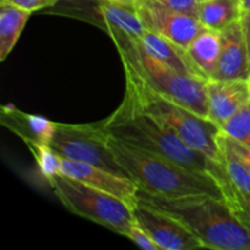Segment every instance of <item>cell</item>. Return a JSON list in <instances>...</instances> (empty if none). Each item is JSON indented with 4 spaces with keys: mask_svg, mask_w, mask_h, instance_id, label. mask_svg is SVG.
Here are the masks:
<instances>
[{
    "mask_svg": "<svg viewBox=\"0 0 250 250\" xmlns=\"http://www.w3.org/2000/svg\"><path fill=\"white\" fill-rule=\"evenodd\" d=\"M100 122L110 137L122 143L168 159L188 170L216 178L226 189L227 200L231 197L232 185L225 168L186 144L175 132L146 114L126 90L120 106Z\"/></svg>",
    "mask_w": 250,
    "mask_h": 250,
    "instance_id": "1",
    "label": "cell"
},
{
    "mask_svg": "<svg viewBox=\"0 0 250 250\" xmlns=\"http://www.w3.org/2000/svg\"><path fill=\"white\" fill-rule=\"evenodd\" d=\"M138 202L182 222L204 248L250 250V221L225 198L190 195L165 198L139 190Z\"/></svg>",
    "mask_w": 250,
    "mask_h": 250,
    "instance_id": "2",
    "label": "cell"
},
{
    "mask_svg": "<svg viewBox=\"0 0 250 250\" xmlns=\"http://www.w3.org/2000/svg\"><path fill=\"white\" fill-rule=\"evenodd\" d=\"M107 144L139 190L165 198L211 195L227 199L224 186L211 176L188 170L168 159L134 148L110 136Z\"/></svg>",
    "mask_w": 250,
    "mask_h": 250,
    "instance_id": "3",
    "label": "cell"
},
{
    "mask_svg": "<svg viewBox=\"0 0 250 250\" xmlns=\"http://www.w3.org/2000/svg\"><path fill=\"white\" fill-rule=\"evenodd\" d=\"M121 61L126 92L133 97L137 104L161 125L175 132L186 144L222 166V151L217 143V137L221 133L220 126L208 117L200 116L188 107L161 95L146 83L128 61Z\"/></svg>",
    "mask_w": 250,
    "mask_h": 250,
    "instance_id": "4",
    "label": "cell"
},
{
    "mask_svg": "<svg viewBox=\"0 0 250 250\" xmlns=\"http://www.w3.org/2000/svg\"><path fill=\"white\" fill-rule=\"evenodd\" d=\"M109 36L116 45L120 59L128 61L153 89L195 114L208 117L207 80L186 75L156 60L139 46L136 39L125 33L112 32Z\"/></svg>",
    "mask_w": 250,
    "mask_h": 250,
    "instance_id": "5",
    "label": "cell"
},
{
    "mask_svg": "<svg viewBox=\"0 0 250 250\" xmlns=\"http://www.w3.org/2000/svg\"><path fill=\"white\" fill-rule=\"evenodd\" d=\"M46 181L61 204L77 216L106 227L124 237L134 224L133 208L120 198L62 173Z\"/></svg>",
    "mask_w": 250,
    "mask_h": 250,
    "instance_id": "6",
    "label": "cell"
},
{
    "mask_svg": "<svg viewBox=\"0 0 250 250\" xmlns=\"http://www.w3.org/2000/svg\"><path fill=\"white\" fill-rule=\"evenodd\" d=\"M109 134L102 122L56 124L50 146L63 159L89 164L124 177H129L117 163L107 144Z\"/></svg>",
    "mask_w": 250,
    "mask_h": 250,
    "instance_id": "7",
    "label": "cell"
},
{
    "mask_svg": "<svg viewBox=\"0 0 250 250\" xmlns=\"http://www.w3.org/2000/svg\"><path fill=\"white\" fill-rule=\"evenodd\" d=\"M134 222L150 236L160 250H193L204 248L202 242L175 217L143 203L133 208Z\"/></svg>",
    "mask_w": 250,
    "mask_h": 250,
    "instance_id": "8",
    "label": "cell"
},
{
    "mask_svg": "<svg viewBox=\"0 0 250 250\" xmlns=\"http://www.w3.org/2000/svg\"><path fill=\"white\" fill-rule=\"evenodd\" d=\"M137 11L146 29L160 34L183 50L205 28L197 17L168 9L156 0H146Z\"/></svg>",
    "mask_w": 250,
    "mask_h": 250,
    "instance_id": "9",
    "label": "cell"
},
{
    "mask_svg": "<svg viewBox=\"0 0 250 250\" xmlns=\"http://www.w3.org/2000/svg\"><path fill=\"white\" fill-rule=\"evenodd\" d=\"M62 175L76 178L93 188L120 198L131 208L138 204V186L129 177H124L104 168L61 158Z\"/></svg>",
    "mask_w": 250,
    "mask_h": 250,
    "instance_id": "10",
    "label": "cell"
},
{
    "mask_svg": "<svg viewBox=\"0 0 250 250\" xmlns=\"http://www.w3.org/2000/svg\"><path fill=\"white\" fill-rule=\"evenodd\" d=\"M221 51L211 80L250 81L249 56L242 22L238 21L220 32Z\"/></svg>",
    "mask_w": 250,
    "mask_h": 250,
    "instance_id": "11",
    "label": "cell"
},
{
    "mask_svg": "<svg viewBox=\"0 0 250 250\" xmlns=\"http://www.w3.org/2000/svg\"><path fill=\"white\" fill-rule=\"evenodd\" d=\"M208 119L220 126L250 103V81H207Z\"/></svg>",
    "mask_w": 250,
    "mask_h": 250,
    "instance_id": "12",
    "label": "cell"
},
{
    "mask_svg": "<svg viewBox=\"0 0 250 250\" xmlns=\"http://www.w3.org/2000/svg\"><path fill=\"white\" fill-rule=\"evenodd\" d=\"M0 122L23 142L34 141L45 144H50L58 124L44 116L26 114L12 104L4 105L1 107Z\"/></svg>",
    "mask_w": 250,
    "mask_h": 250,
    "instance_id": "13",
    "label": "cell"
},
{
    "mask_svg": "<svg viewBox=\"0 0 250 250\" xmlns=\"http://www.w3.org/2000/svg\"><path fill=\"white\" fill-rule=\"evenodd\" d=\"M221 51V37L220 32L204 28L188 45L185 53L199 77L211 80Z\"/></svg>",
    "mask_w": 250,
    "mask_h": 250,
    "instance_id": "14",
    "label": "cell"
},
{
    "mask_svg": "<svg viewBox=\"0 0 250 250\" xmlns=\"http://www.w3.org/2000/svg\"><path fill=\"white\" fill-rule=\"evenodd\" d=\"M137 42L146 53L155 58L156 60L161 61L186 75L198 76L188 61L185 50L161 37L160 34L146 29L141 39H138Z\"/></svg>",
    "mask_w": 250,
    "mask_h": 250,
    "instance_id": "15",
    "label": "cell"
},
{
    "mask_svg": "<svg viewBox=\"0 0 250 250\" xmlns=\"http://www.w3.org/2000/svg\"><path fill=\"white\" fill-rule=\"evenodd\" d=\"M243 11L242 0H208L199 4L198 20L205 28L221 32L241 21Z\"/></svg>",
    "mask_w": 250,
    "mask_h": 250,
    "instance_id": "16",
    "label": "cell"
},
{
    "mask_svg": "<svg viewBox=\"0 0 250 250\" xmlns=\"http://www.w3.org/2000/svg\"><path fill=\"white\" fill-rule=\"evenodd\" d=\"M31 15L28 10L0 1V61L6 60L15 48Z\"/></svg>",
    "mask_w": 250,
    "mask_h": 250,
    "instance_id": "17",
    "label": "cell"
},
{
    "mask_svg": "<svg viewBox=\"0 0 250 250\" xmlns=\"http://www.w3.org/2000/svg\"><path fill=\"white\" fill-rule=\"evenodd\" d=\"M217 143L222 151V166H224L226 175L229 177L231 185L244 194H250V173L247 170L243 161L238 158L236 153L232 150L226 141L225 133H221L217 137Z\"/></svg>",
    "mask_w": 250,
    "mask_h": 250,
    "instance_id": "18",
    "label": "cell"
},
{
    "mask_svg": "<svg viewBox=\"0 0 250 250\" xmlns=\"http://www.w3.org/2000/svg\"><path fill=\"white\" fill-rule=\"evenodd\" d=\"M27 148L31 151L32 156L36 160L39 172L43 175L45 180L62 173V163L61 156L54 150L50 144L41 143V142H24Z\"/></svg>",
    "mask_w": 250,
    "mask_h": 250,
    "instance_id": "19",
    "label": "cell"
},
{
    "mask_svg": "<svg viewBox=\"0 0 250 250\" xmlns=\"http://www.w3.org/2000/svg\"><path fill=\"white\" fill-rule=\"evenodd\" d=\"M221 131L250 149V103L225 122Z\"/></svg>",
    "mask_w": 250,
    "mask_h": 250,
    "instance_id": "20",
    "label": "cell"
},
{
    "mask_svg": "<svg viewBox=\"0 0 250 250\" xmlns=\"http://www.w3.org/2000/svg\"><path fill=\"white\" fill-rule=\"evenodd\" d=\"M125 237H127L129 241L133 242L139 248H143L146 250H160V248L150 238V236L142 227H139L136 222L129 227Z\"/></svg>",
    "mask_w": 250,
    "mask_h": 250,
    "instance_id": "21",
    "label": "cell"
},
{
    "mask_svg": "<svg viewBox=\"0 0 250 250\" xmlns=\"http://www.w3.org/2000/svg\"><path fill=\"white\" fill-rule=\"evenodd\" d=\"M156 1L163 4L164 6L168 7V9L190 15V16L198 19L199 4L197 2V0H156Z\"/></svg>",
    "mask_w": 250,
    "mask_h": 250,
    "instance_id": "22",
    "label": "cell"
},
{
    "mask_svg": "<svg viewBox=\"0 0 250 250\" xmlns=\"http://www.w3.org/2000/svg\"><path fill=\"white\" fill-rule=\"evenodd\" d=\"M229 202L233 205V208L239 214L243 215L248 221H250V194L241 193L232 186V194Z\"/></svg>",
    "mask_w": 250,
    "mask_h": 250,
    "instance_id": "23",
    "label": "cell"
},
{
    "mask_svg": "<svg viewBox=\"0 0 250 250\" xmlns=\"http://www.w3.org/2000/svg\"><path fill=\"white\" fill-rule=\"evenodd\" d=\"M0 1L10 2V4H14L24 10H28L33 14L39 10L55 6L60 0H0Z\"/></svg>",
    "mask_w": 250,
    "mask_h": 250,
    "instance_id": "24",
    "label": "cell"
},
{
    "mask_svg": "<svg viewBox=\"0 0 250 250\" xmlns=\"http://www.w3.org/2000/svg\"><path fill=\"white\" fill-rule=\"evenodd\" d=\"M225 137H226V141H227V143H229V146H231L232 150H233L234 153L238 155V158L243 161V164L246 165L247 170H248L250 173V149L247 148V146H244L243 144H241L239 142L234 141L233 138H231L229 136H227L226 133H225Z\"/></svg>",
    "mask_w": 250,
    "mask_h": 250,
    "instance_id": "25",
    "label": "cell"
},
{
    "mask_svg": "<svg viewBox=\"0 0 250 250\" xmlns=\"http://www.w3.org/2000/svg\"><path fill=\"white\" fill-rule=\"evenodd\" d=\"M242 26H243L244 37H246L247 49H248V56H249V68H250V12L244 10L243 15H242Z\"/></svg>",
    "mask_w": 250,
    "mask_h": 250,
    "instance_id": "26",
    "label": "cell"
},
{
    "mask_svg": "<svg viewBox=\"0 0 250 250\" xmlns=\"http://www.w3.org/2000/svg\"><path fill=\"white\" fill-rule=\"evenodd\" d=\"M116 1L122 2V4H126V5H128V6L136 7V9H138V7L141 6V5L143 4L146 0H116Z\"/></svg>",
    "mask_w": 250,
    "mask_h": 250,
    "instance_id": "27",
    "label": "cell"
},
{
    "mask_svg": "<svg viewBox=\"0 0 250 250\" xmlns=\"http://www.w3.org/2000/svg\"><path fill=\"white\" fill-rule=\"evenodd\" d=\"M242 2H243L244 10L250 12V0H242Z\"/></svg>",
    "mask_w": 250,
    "mask_h": 250,
    "instance_id": "28",
    "label": "cell"
},
{
    "mask_svg": "<svg viewBox=\"0 0 250 250\" xmlns=\"http://www.w3.org/2000/svg\"><path fill=\"white\" fill-rule=\"evenodd\" d=\"M205 1H208V0H197L198 4H200V2H205Z\"/></svg>",
    "mask_w": 250,
    "mask_h": 250,
    "instance_id": "29",
    "label": "cell"
}]
</instances>
